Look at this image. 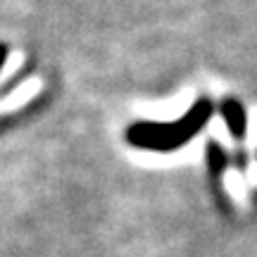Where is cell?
<instances>
[{
    "label": "cell",
    "mask_w": 257,
    "mask_h": 257,
    "mask_svg": "<svg viewBox=\"0 0 257 257\" xmlns=\"http://www.w3.org/2000/svg\"><path fill=\"white\" fill-rule=\"evenodd\" d=\"M212 114V105L207 100H198L191 110L186 112L179 121L172 124H153V121H141L126 131L128 143L136 148H146V150H174V148L184 146L186 141L200 131Z\"/></svg>",
    "instance_id": "obj_1"
},
{
    "label": "cell",
    "mask_w": 257,
    "mask_h": 257,
    "mask_svg": "<svg viewBox=\"0 0 257 257\" xmlns=\"http://www.w3.org/2000/svg\"><path fill=\"white\" fill-rule=\"evenodd\" d=\"M221 114H224V121H226V126H229L231 136L233 138H243L245 136V110H243V105L236 100H224L221 105Z\"/></svg>",
    "instance_id": "obj_2"
},
{
    "label": "cell",
    "mask_w": 257,
    "mask_h": 257,
    "mask_svg": "<svg viewBox=\"0 0 257 257\" xmlns=\"http://www.w3.org/2000/svg\"><path fill=\"white\" fill-rule=\"evenodd\" d=\"M5 57H8V48L0 43V67H3V62H5Z\"/></svg>",
    "instance_id": "obj_3"
}]
</instances>
